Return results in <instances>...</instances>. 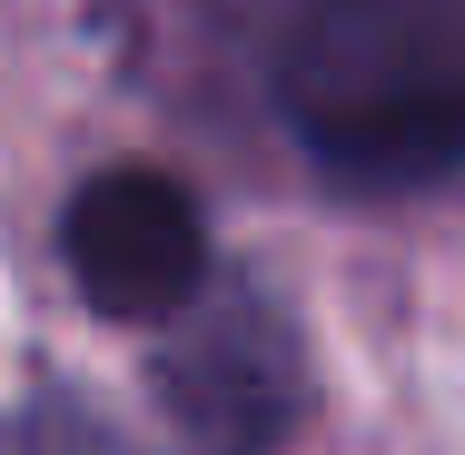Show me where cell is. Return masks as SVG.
<instances>
[{
  "label": "cell",
  "mask_w": 465,
  "mask_h": 455,
  "mask_svg": "<svg viewBox=\"0 0 465 455\" xmlns=\"http://www.w3.org/2000/svg\"><path fill=\"white\" fill-rule=\"evenodd\" d=\"M278 119L337 188L465 169V0H307L278 40Z\"/></svg>",
  "instance_id": "cell-1"
},
{
  "label": "cell",
  "mask_w": 465,
  "mask_h": 455,
  "mask_svg": "<svg viewBox=\"0 0 465 455\" xmlns=\"http://www.w3.org/2000/svg\"><path fill=\"white\" fill-rule=\"evenodd\" d=\"M70 287L119 327H169L188 297H208V218L169 169H99L60 208Z\"/></svg>",
  "instance_id": "cell-2"
},
{
  "label": "cell",
  "mask_w": 465,
  "mask_h": 455,
  "mask_svg": "<svg viewBox=\"0 0 465 455\" xmlns=\"http://www.w3.org/2000/svg\"><path fill=\"white\" fill-rule=\"evenodd\" d=\"M179 347L159 357V396L179 416L188 455H278L287 416H297V347L258 297H228V307H198L188 297Z\"/></svg>",
  "instance_id": "cell-3"
}]
</instances>
